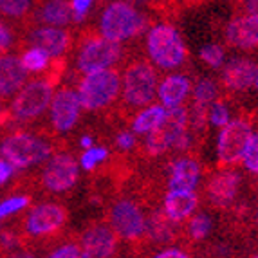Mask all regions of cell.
<instances>
[{
	"label": "cell",
	"mask_w": 258,
	"mask_h": 258,
	"mask_svg": "<svg viewBox=\"0 0 258 258\" xmlns=\"http://www.w3.org/2000/svg\"><path fill=\"white\" fill-rule=\"evenodd\" d=\"M159 78L148 58L132 54L121 69V101L116 107L117 119L128 123L139 110L152 105L157 98Z\"/></svg>",
	"instance_id": "cell-1"
},
{
	"label": "cell",
	"mask_w": 258,
	"mask_h": 258,
	"mask_svg": "<svg viewBox=\"0 0 258 258\" xmlns=\"http://www.w3.org/2000/svg\"><path fill=\"white\" fill-rule=\"evenodd\" d=\"M147 208L148 204L138 189H134V194L119 191L107 204L105 220L117 233L121 242L128 244L138 254H145L147 249Z\"/></svg>",
	"instance_id": "cell-2"
},
{
	"label": "cell",
	"mask_w": 258,
	"mask_h": 258,
	"mask_svg": "<svg viewBox=\"0 0 258 258\" xmlns=\"http://www.w3.org/2000/svg\"><path fill=\"white\" fill-rule=\"evenodd\" d=\"M69 222V210L60 203L45 201L40 204H31L20 213V219L15 224L20 231L24 244H49L60 240Z\"/></svg>",
	"instance_id": "cell-3"
},
{
	"label": "cell",
	"mask_w": 258,
	"mask_h": 258,
	"mask_svg": "<svg viewBox=\"0 0 258 258\" xmlns=\"http://www.w3.org/2000/svg\"><path fill=\"white\" fill-rule=\"evenodd\" d=\"M73 51L76 54L74 58L76 71L82 76L116 67L125 61L126 56L125 47L121 43L107 40L99 35V31H94L92 27H83L78 31Z\"/></svg>",
	"instance_id": "cell-4"
},
{
	"label": "cell",
	"mask_w": 258,
	"mask_h": 258,
	"mask_svg": "<svg viewBox=\"0 0 258 258\" xmlns=\"http://www.w3.org/2000/svg\"><path fill=\"white\" fill-rule=\"evenodd\" d=\"M56 152L54 141L49 134H31L26 130H11L0 141V157L8 161L17 172L42 166Z\"/></svg>",
	"instance_id": "cell-5"
},
{
	"label": "cell",
	"mask_w": 258,
	"mask_h": 258,
	"mask_svg": "<svg viewBox=\"0 0 258 258\" xmlns=\"http://www.w3.org/2000/svg\"><path fill=\"white\" fill-rule=\"evenodd\" d=\"M147 58L155 69L179 71L189 61V52L181 33L170 22L152 24L145 40Z\"/></svg>",
	"instance_id": "cell-6"
},
{
	"label": "cell",
	"mask_w": 258,
	"mask_h": 258,
	"mask_svg": "<svg viewBox=\"0 0 258 258\" xmlns=\"http://www.w3.org/2000/svg\"><path fill=\"white\" fill-rule=\"evenodd\" d=\"M152 26V18L128 0H112L99 15L98 31L112 42L123 43L141 36Z\"/></svg>",
	"instance_id": "cell-7"
},
{
	"label": "cell",
	"mask_w": 258,
	"mask_h": 258,
	"mask_svg": "<svg viewBox=\"0 0 258 258\" xmlns=\"http://www.w3.org/2000/svg\"><path fill=\"white\" fill-rule=\"evenodd\" d=\"M76 91L83 110L92 114H110L116 110L117 99L121 96V69L110 67L83 74L78 80Z\"/></svg>",
	"instance_id": "cell-8"
},
{
	"label": "cell",
	"mask_w": 258,
	"mask_h": 258,
	"mask_svg": "<svg viewBox=\"0 0 258 258\" xmlns=\"http://www.w3.org/2000/svg\"><path fill=\"white\" fill-rule=\"evenodd\" d=\"M189 128V110L186 105L175 108H166L163 123L150 134L143 136L136 155L143 159L154 161L163 155L172 154L177 139Z\"/></svg>",
	"instance_id": "cell-9"
},
{
	"label": "cell",
	"mask_w": 258,
	"mask_h": 258,
	"mask_svg": "<svg viewBox=\"0 0 258 258\" xmlns=\"http://www.w3.org/2000/svg\"><path fill=\"white\" fill-rule=\"evenodd\" d=\"M78 177H80V166H78V159L74 157V154H71L69 150H60L54 152L42 164L33 184L43 195L60 197V195H67L69 191H73Z\"/></svg>",
	"instance_id": "cell-10"
},
{
	"label": "cell",
	"mask_w": 258,
	"mask_h": 258,
	"mask_svg": "<svg viewBox=\"0 0 258 258\" xmlns=\"http://www.w3.org/2000/svg\"><path fill=\"white\" fill-rule=\"evenodd\" d=\"M244 184V177L237 168L217 170L204 181L203 194L199 197L206 203L208 208L220 213H233L240 206V191Z\"/></svg>",
	"instance_id": "cell-11"
},
{
	"label": "cell",
	"mask_w": 258,
	"mask_h": 258,
	"mask_svg": "<svg viewBox=\"0 0 258 258\" xmlns=\"http://www.w3.org/2000/svg\"><path fill=\"white\" fill-rule=\"evenodd\" d=\"M52 89L54 87L47 82V78H33L11 98L9 112L17 126L29 125L47 112L52 99Z\"/></svg>",
	"instance_id": "cell-12"
},
{
	"label": "cell",
	"mask_w": 258,
	"mask_h": 258,
	"mask_svg": "<svg viewBox=\"0 0 258 258\" xmlns=\"http://www.w3.org/2000/svg\"><path fill=\"white\" fill-rule=\"evenodd\" d=\"M253 136V121L249 116H238L220 128L217 139V166L219 170L237 168L242 163L247 143Z\"/></svg>",
	"instance_id": "cell-13"
},
{
	"label": "cell",
	"mask_w": 258,
	"mask_h": 258,
	"mask_svg": "<svg viewBox=\"0 0 258 258\" xmlns=\"http://www.w3.org/2000/svg\"><path fill=\"white\" fill-rule=\"evenodd\" d=\"M76 33H71L67 27H52V26H29L22 31V43H27L29 47H38L45 51L52 60L54 58H67L73 52Z\"/></svg>",
	"instance_id": "cell-14"
},
{
	"label": "cell",
	"mask_w": 258,
	"mask_h": 258,
	"mask_svg": "<svg viewBox=\"0 0 258 258\" xmlns=\"http://www.w3.org/2000/svg\"><path fill=\"white\" fill-rule=\"evenodd\" d=\"M258 63L247 56H235L222 67V73L219 78L220 94L226 99H235L238 96H244L254 87L256 80Z\"/></svg>",
	"instance_id": "cell-15"
},
{
	"label": "cell",
	"mask_w": 258,
	"mask_h": 258,
	"mask_svg": "<svg viewBox=\"0 0 258 258\" xmlns=\"http://www.w3.org/2000/svg\"><path fill=\"white\" fill-rule=\"evenodd\" d=\"M82 110L83 107L76 87H60L56 94H52L51 105H49V123H51L52 134L60 136L76 128L82 117Z\"/></svg>",
	"instance_id": "cell-16"
},
{
	"label": "cell",
	"mask_w": 258,
	"mask_h": 258,
	"mask_svg": "<svg viewBox=\"0 0 258 258\" xmlns=\"http://www.w3.org/2000/svg\"><path fill=\"white\" fill-rule=\"evenodd\" d=\"M78 242L87 258H116L121 245V238L107 220L89 222L80 233Z\"/></svg>",
	"instance_id": "cell-17"
},
{
	"label": "cell",
	"mask_w": 258,
	"mask_h": 258,
	"mask_svg": "<svg viewBox=\"0 0 258 258\" xmlns=\"http://www.w3.org/2000/svg\"><path fill=\"white\" fill-rule=\"evenodd\" d=\"M182 245V224L173 222L159 204L147 208V251L152 247Z\"/></svg>",
	"instance_id": "cell-18"
},
{
	"label": "cell",
	"mask_w": 258,
	"mask_h": 258,
	"mask_svg": "<svg viewBox=\"0 0 258 258\" xmlns=\"http://www.w3.org/2000/svg\"><path fill=\"white\" fill-rule=\"evenodd\" d=\"M168 175L166 186L168 189H184V191H195L204 177L203 166L199 163V155L182 154L173 157L166 164Z\"/></svg>",
	"instance_id": "cell-19"
},
{
	"label": "cell",
	"mask_w": 258,
	"mask_h": 258,
	"mask_svg": "<svg viewBox=\"0 0 258 258\" xmlns=\"http://www.w3.org/2000/svg\"><path fill=\"white\" fill-rule=\"evenodd\" d=\"M224 40L229 49L254 51L258 49V17L237 13L226 24Z\"/></svg>",
	"instance_id": "cell-20"
},
{
	"label": "cell",
	"mask_w": 258,
	"mask_h": 258,
	"mask_svg": "<svg viewBox=\"0 0 258 258\" xmlns=\"http://www.w3.org/2000/svg\"><path fill=\"white\" fill-rule=\"evenodd\" d=\"M76 24L71 0H38L35 6L27 26H52L71 27ZM24 27V29H26Z\"/></svg>",
	"instance_id": "cell-21"
},
{
	"label": "cell",
	"mask_w": 258,
	"mask_h": 258,
	"mask_svg": "<svg viewBox=\"0 0 258 258\" xmlns=\"http://www.w3.org/2000/svg\"><path fill=\"white\" fill-rule=\"evenodd\" d=\"M27 71L17 54H0V96L4 99L13 98L27 83Z\"/></svg>",
	"instance_id": "cell-22"
},
{
	"label": "cell",
	"mask_w": 258,
	"mask_h": 258,
	"mask_svg": "<svg viewBox=\"0 0 258 258\" xmlns=\"http://www.w3.org/2000/svg\"><path fill=\"white\" fill-rule=\"evenodd\" d=\"M201 203L197 191H184V189H168L163 195V210L173 222L184 224L194 215Z\"/></svg>",
	"instance_id": "cell-23"
},
{
	"label": "cell",
	"mask_w": 258,
	"mask_h": 258,
	"mask_svg": "<svg viewBox=\"0 0 258 258\" xmlns=\"http://www.w3.org/2000/svg\"><path fill=\"white\" fill-rule=\"evenodd\" d=\"M191 91H194V83L186 74H168L159 82L157 98L164 108H175L184 105L186 99L191 96Z\"/></svg>",
	"instance_id": "cell-24"
},
{
	"label": "cell",
	"mask_w": 258,
	"mask_h": 258,
	"mask_svg": "<svg viewBox=\"0 0 258 258\" xmlns=\"http://www.w3.org/2000/svg\"><path fill=\"white\" fill-rule=\"evenodd\" d=\"M215 228L213 217L208 211H195L184 224H182V245L188 249H195L204 242L210 240Z\"/></svg>",
	"instance_id": "cell-25"
},
{
	"label": "cell",
	"mask_w": 258,
	"mask_h": 258,
	"mask_svg": "<svg viewBox=\"0 0 258 258\" xmlns=\"http://www.w3.org/2000/svg\"><path fill=\"white\" fill-rule=\"evenodd\" d=\"M164 116H166V108L163 105H148L143 110H139L132 119L128 121V126L132 128L134 134L138 136H147L152 130H155L157 126L163 123Z\"/></svg>",
	"instance_id": "cell-26"
},
{
	"label": "cell",
	"mask_w": 258,
	"mask_h": 258,
	"mask_svg": "<svg viewBox=\"0 0 258 258\" xmlns=\"http://www.w3.org/2000/svg\"><path fill=\"white\" fill-rule=\"evenodd\" d=\"M35 9V0H0V18L20 24V29L27 26L31 13Z\"/></svg>",
	"instance_id": "cell-27"
},
{
	"label": "cell",
	"mask_w": 258,
	"mask_h": 258,
	"mask_svg": "<svg viewBox=\"0 0 258 258\" xmlns=\"http://www.w3.org/2000/svg\"><path fill=\"white\" fill-rule=\"evenodd\" d=\"M20 61L24 65V69L29 74H45V71L49 69L52 58L45 51L38 47H29L26 51H22Z\"/></svg>",
	"instance_id": "cell-28"
},
{
	"label": "cell",
	"mask_w": 258,
	"mask_h": 258,
	"mask_svg": "<svg viewBox=\"0 0 258 258\" xmlns=\"http://www.w3.org/2000/svg\"><path fill=\"white\" fill-rule=\"evenodd\" d=\"M219 98H220L219 82H215L213 78H201V80H197V83L194 85V91H191V103L210 107Z\"/></svg>",
	"instance_id": "cell-29"
},
{
	"label": "cell",
	"mask_w": 258,
	"mask_h": 258,
	"mask_svg": "<svg viewBox=\"0 0 258 258\" xmlns=\"http://www.w3.org/2000/svg\"><path fill=\"white\" fill-rule=\"evenodd\" d=\"M110 159V150L105 145H94V147L87 148V150H82V155H80V164L85 172H92L103 166L107 161Z\"/></svg>",
	"instance_id": "cell-30"
},
{
	"label": "cell",
	"mask_w": 258,
	"mask_h": 258,
	"mask_svg": "<svg viewBox=\"0 0 258 258\" xmlns=\"http://www.w3.org/2000/svg\"><path fill=\"white\" fill-rule=\"evenodd\" d=\"M112 147H114V154L130 157V154H136V152H138V147H139L138 134H134L130 126L116 130V132H114V138H112Z\"/></svg>",
	"instance_id": "cell-31"
},
{
	"label": "cell",
	"mask_w": 258,
	"mask_h": 258,
	"mask_svg": "<svg viewBox=\"0 0 258 258\" xmlns=\"http://www.w3.org/2000/svg\"><path fill=\"white\" fill-rule=\"evenodd\" d=\"M237 245L229 238H219L210 240L203 247L204 258H237Z\"/></svg>",
	"instance_id": "cell-32"
},
{
	"label": "cell",
	"mask_w": 258,
	"mask_h": 258,
	"mask_svg": "<svg viewBox=\"0 0 258 258\" xmlns=\"http://www.w3.org/2000/svg\"><path fill=\"white\" fill-rule=\"evenodd\" d=\"M31 206L29 195H11L0 201V220H6L9 217L18 215L22 211H26Z\"/></svg>",
	"instance_id": "cell-33"
},
{
	"label": "cell",
	"mask_w": 258,
	"mask_h": 258,
	"mask_svg": "<svg viewBox=\"0 0 258 258\" xmlns=\"http://www.w3.org/2000/svg\"><path fill=\"white\" fill-rule=\"evenodd\" d=\"M231 121V108H229V99H226L220 94L219 99H215L210 105V125L222 128Z\"/></svg>",
	"instance_id": "cell-34"
},
{
	"label": "cell",
	"mask_w": 258,
	"mask_h": 258,
	"mask_svg": "<svg viewBox=\"0 0 258 258\" xmlns=\"http://www.w3.org/2000/svg\"><path fill=\"white\" fill-rule=\"evenodd\" d=\"M85 254H83L82 251V245H80V242L76 240H61L56 244L54 249H51L47 253V256L45 258H83Z\"/></svg>",
	"instance_id": "cell-35"
},
{
	"label": "cell",
	"mask_w": 258,
	"mask_h": 258,
	"mask_svg": "<svg viewBox=\"0 0 258 258\" xmlns=\"http://www.w3.org/2000/svg\"><path fill=\"white\" fill-rule=\"evenodd\" d=\"M240 164L244 166L245 172L251 173L253 177L258 175V132H253V136H251Z\"/></svg>",
	"instance_id": "cell-36"
},
{
	"label": "cell",
	"mask_w": 258,
	"mask_h": 258,
	"mask_svg": "<svg viewBox=\"0 0 258 258\" xmlns=\"http://www.w3.org/2000/svg\"><path fill=\"white\" fill-rule=\"evenodd\" d=\"M201 60L211 69H220L224 63V49L219 43H208L201 49Z\"/></svg>",
	"instance_id": "cell-37"
},
{
	"label": "cell",
	"mask_w": 258,
	"mask_h": 258,
	"mask_svg": "<svg viewBox=\"0 0 258 258\" xmlns=\"http://www.w3.org/2000/svg\"><path fill=\"white\" fill-rule=\"evenodd\" d=\"M18 47L15 29L9 26L4 18H0V54H6L9 49Z\"/></svg>",
	"instance_id": "cell-38"
},
{
	"label": "cell",
	"mask_w": 258,
	"mask_h": 258,
	"mask_svg": "<svg viewBox=\"0 0 258 258\" xmlns=\"http://www.w3.org/2000/svg\"><path fill=\"white\" fill-rule=\"evenodd\" d=\"M148 258H194L191 251L186 249L184 245H166L161 249L154 251Z\"/></svg>",
	"instance_id": "cell-39"
},
{
	"label": "cell",
	"mask_w": 258,
	"mask_h": 258,
	"mask_svg": "<svg viewBox=\"0 0 258 258\" xmlns=\"http://www.w3.org/2000/svg\"><path fill=\"white\" fill-rule=\"evenodd\" d=\"M92 2H94V0H71V6H73L76 24L78 22L85 20V17L89 15V9H91Z\"/></svg>",
	"instance_id": "cell-40"
},
{
	"label": "cell",
	"mask_w": 258,
	"mask_h": 258,
	"mask_svg": "<svg viewBox=\"0 0 258 258\" xmlns=\"http://www.w3.org/2000/svg\"><path fill=\"white\" fill-rule=\"evenodd\" d=\"M0 258H38V256H36V253L29 245H18L15 249L0 253Z\"/></svg>",
	"instance_id": "cell-41"
},
{
	"label": "cell",
	"mask_w": 258,
	"mask_h": 258,
	"mask_svg": "<svg viewBox=\"0 0 258 258\" xmlns=\"http://www.w3.org/2000/svg\"><path fill=\"white\" fill-rule=\"evenodd\" d=\"M238 2H240V4L237 6L238 13L258 17V0H238Z\"/></svg>",
	"instance_id": "cell-42"
},
{
	"label": "cell",
	"mask_w": 258,
	"mask_h": 258,
	"mask_svg": "<svg viewBox=\"0 0 258 258\" xmlns=\"http://www.w3.org/2000/svg\"><path fill=\"white\" fill-rule=\"evenodd\" d=\"M15 172H17V170H15L8 161H4L2 157H0V186H4L6 182L11 181Z\"/></svg>",
	"instance_id": "cell-43"
},
{
	"label": "cell",
	"mask_w": 258,
	"mask_h": 258,
	"mask_svg": "<svg viewBox=\"0 0 258 258\" xmlns=\"http://www.w3.org/2000/svg\"><path fill=\"white\" fill-rule=\"evenodd\" d=\"M96 145V136L94 134H83L82 138H80V148L82 150H87V148H91Z\"/></svg>",
	"instance_id": "cell-44"
},
{
	"label": "cell",
	"mask_w": 258,
	"mask_h": 258,
	"mask_svg": "<svg viewBox=\"0 0 258 258\" xmlns=\"http://www.w3.org/2000/svg\"><path fill=\"white\" fill-rule=\"evenodd\" d=\"M204 0H173V4L177 6V8L181 9H186V8H194V6H199V4H203Z\"/></svg>",
	"instance_id": "cell-45"
},
{
	"label": "cell",
	"mask_w": 258,
	"mask_h": 258,
	"mask_svg": "<svg viewBox=\"0 0 258 258\" xmlns=\"http://www.w3.org/2000/svg\"><path fill=\"white\" fill-rule=\"evenodd\" d=\"M253 222H254V228L258 229V206H256V210H254V215H253Z\"/></svg>",
	"instance_id": "cell-46"
},
{
	"label": "cell",
	"mask_w": 258,
	"mask_h": 258,
	"mask_svg": "<svg viewBox=\"0 0 258 258\" xmlns=\"http://www.w3.org/2000/svg\"><path fill=\"white\" fill-rule=\"evenodd\" d=\"M2 108H4V98L0 96V112H2Z\"/></svg>",
	"instance_id": "cell-47"
},
{
	"label": "cell",
	"mask_w": 258,
	"mask_h": 258,
	"mask_svg": "<svg viewBox=\"0 0 258 258\" xmlns=\"http://www.w3.org/2000/svg\"><path fill=\"white\" fill-rule=\"evenodd\" d=\"M254 89H256V92H258V73H256V80H254Z\"/></svg>",
	"instance_id": "cell-48"
},
{
	"label": "cell",
	"mask_w": 258,
	"mask_h": 258,
	"mask_svg": "<svg viewBox=\"0 0 258 258\" xmlns=\"http://www.w3.org/2000/svg\"><path fill=\"white\" fill-rule=\"evenodd\" d=\"M247 258H258V253H253V254H249Z\"/></svg>",
	"instance_id": "cell-49"
},
{
	"label": "cell",
	"mask_w": 258,
	"mask_h": 258,
	"mask_svg": "<svg viewBox=\"0 0 258 258\" xmlns=\"http://www.w3.org/2000/svg\"><path fill=\"white\" fill-rule=\"evenodd\" d=\"M0 231H2V220H0Z\"/></svg>",
	"instance_id": "cell-50"
},
{
	"label": "cell",
	"mask_w": 258,
	"mask_h": 258,
	"mask_svg": "<svg viewBox=\"0 0 258 258\" xmlns=\"http://www.w3.org/2000/svg\"><path fill=\"white\" fill-rule=\"evenodd\" d=\"M256 177H258V175H256Z\"/></svg>",
	"instance_id": "cell-51"
}]
</instances>
